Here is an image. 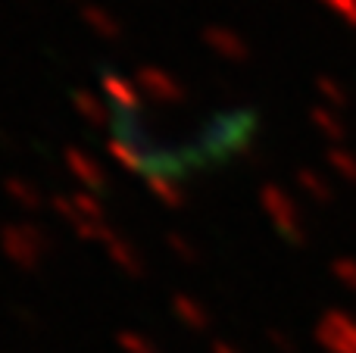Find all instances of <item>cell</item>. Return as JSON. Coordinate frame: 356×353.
I'll return each mask as SVG.
<instances>
[{"mask_svg":"<svg viewBox=\"0 0 356 353\" xmlns=\"http://www.w3.org/2000/svg\"><path fill=\"white\" fill-rule=\"evenodd\" d=\"M0 247H3L6 260L22 269H35L47 254L44 235L38 229H31V225H6L0 231Z\"/></svg>","mask_w":356,"mask_h":353,"instance_id":"1","label":"cell"},{"mask_svg":"<svg viewBox=\"0 0 356 353\" xmlns=\"http://www.w3.org/2000/svg\"><path fill=\"white\" fill-rule=\"evenodd\" d=\"M259 204H263L266 216L272 219L278 231L288 238L291 244H300L303 241V219H300V210L297 204L282 191L278 185H263L259 188Z\"/></svg>","mask_w":356,"mask_h":353,"instance_id":"2","label":"cell"},{"mask_svg":"<svg viewBox=\"0 0 356 353\" xmlns=\"http://www.w3.org/2000/svg\"><path fill=\"white\" fill-rule=\"evenodd\" d=\"M316 341L328 353H356V319L347 313H325L316 325Z\"/></svg>","mask_w":356,"mask_h":353,"instance_id":"3","label":"cell"},{"mask_svg":"<svg viewBox=\"0 0 356 353\" xmlns=\"http://www.w3.org/2000/svg\"><path fill=\"white\" fill-rule=\"evenodd\" d=\"M138 88H141L144 94H147L150 100H156V104H166V106H175L184 100V85L175 79V75H169L166 69H156V66H144L138 69Z\"/></svg>","mask_w":356,"mask_h":353,"instance_id":"4","label":"cell"},{"mask_svg":"<svg viewBox=\"0 0 356 353\" xmlns=\"http://www.w3.org/2000/svg\"><path fill=\"white\" fill-rule=\"evenodd\" d=\"M203 41L209 44L213 54H219L222 60H232V63H244L247 54H250L244 38L234 28H225V25H209V28L203 31Z\"/></svg>","mask_w":356,"mask_h":353,"instance_id":"5","label":"cell"},{"mask_svg":"<svg viewBox=\"0 0 356 353\" xmlns=\"http://www.w3.org/2000/svg\"><path fill=\"white\" fill-rule=\"evenodd\" d=\"M66 166H69V172H72V179L85 185V191H91V194H104L106 191L104 169H100L97 160H91L85 150H75V147L66 150Z\"/></svg>","mask_w":356,"mask_h":353,"instance_id":"6","label":"cell"},{"mask_svg":"<svg viewBox=\"0 0 356 353\" xmlns=\"http://www.w3.org/2000/svg\"><path fill=\"white\" fill-rule=\"evenodd\" d=\"M104 247H106V256H110L125 275H135V279L144 275V263H141V256H138V250L131 247V244H125L116 231H113V238L104 244Z\"/></svg>","mask_w":356,"mask_h":353,"instance_id":"7","label":"cell"},{"mask_svg":"<svg viewBox=\"0 0 356 353\" xmlns=\"http://www.w3.org/2000/svg\"><path fill=\"white\" fill-rule=\"evenodd\" d=\"M81 19H85V25L94 31V35H100V38H113L116 41L122 31H119V22H116V16H113L110 10H104V6H97V3H85L81 6Z\"/></svg>","mask_w":356,"mask_h":353,"instance_id":"8","label":"cell"},{"mask_svg":"<svg viewBox=\"0 0 356 353\" xmlns=\"http://www.w3.org/2000/svg\"><path fill=\"white\" fill-rule=\"evenodd\" d=\"M172 310H175V316L181 319V322L188 325L191 331H207L209 313H207V306L197 304L194 297H184V294H178V297L172 300Z\"/></svg>","mask_w":356,"mask_h":353,"instance_id":"9","label":"cell"},{"mask_svg":"<svg viewBox=\"0 0 356 353\" xmlns=\"http://www.w3.org/2000/svg\"><path fill=\"white\" fill-rule=\"evenodd\" d=\"M104 91L110 94V100H116L119 106H138V88L131 79L122 75H104Z\"/></svg>","mask_w":356,"mask_h":353,"instance_id":"10","label":"cell"},{"mask_svg":"<svg viewBox=\"0 0 356 353\" xmlns=\"http://www.w3.org/2000/svg\"><path fill=\"white\" fill-rule=\"evenodd\" d=\"M309 122L319 129V135L332 138V141H341V138H344V122L334 116L332 106H322V104L313 106V110H309Z\"/></svg>","mask_w":356,"mask_h":353,"instance_id":"11","label":"cell"},{"mask_svg":"<svg viewBox=\"0 0 356 353\" xmlns=\"http://www.w3.org/2000/svg\"><path fill=\"white\" fill-rule=\"evenodd\" d=\"M297 181H300V188L309 194V197L316 200V204H328V200L334 197V188L328 179H322L319 172H309V169H300V175H297Z\"/></svg>","mask_w":356,"mask_h":353,"instance_id":"12","label":"cell"},{"mask_svg":"<svg viewBox=\"0 0 356 353\" xmlns=\"http://www.w3.org/2000/svg\"><path fill=\"white\" fill-rule=\"evenodd\" d=\"M316 94H319V104L322 106H332V110H341V106H347V91H344V85H341L338 79H328V75H322V79L316 81Z\"/></svg>","mask_w":356,"mask_h":353,"instance_id":"13","label":"cell"},{"mask_svg":"<svg viewBox=\"0 0 356 353\" xmlns=\"http://www.w3.org/2000/svg\"><path fill=\"white\" fill-rule=\"evenodd\" d=\"M6 194H10L19 206H25V210H38V206H41V191H38L31 181H25V179H10L6 181Z\"/></svg>","mask_w":356,"mask_h":353,"instance_id":"14","label":"cell"},{"mask_svg":"<svg viewBox=\"0 0 356 353\" xmlns=\"http://www.w3.org/2000/svg\"><path fill=\"white\" fill-rule=\"evenodd\" d=\"M75 110H79V116H85L91 125L106 122V104L100 97H94V94H88V91L75 94Z\"/></svg>","mask_w":356,"mask_h":353,"instance_id":"15","label":"cell"},{"mask_svg":"<svg viewBox=\"0 0 356 353\" xmlns=\"http://www.w3.org/2000/svg\"><path fill=\"white\" fill-rule=\"evenodd\" d=\"M328 166H332L344 181L356 185V154H353V150L334 147V144H332V147H328Z\"/></svg>","mask_w":356,"mask_h":353,"instance_id":"16","label":"cell"},{"mask_svg":"<svg viewBox=\"0 0 356 353\" xmlns=\"http://www.w3.org/2000/svg\"><path fill=\"white\" fill-rule=\"evenodd\" d=\"M119 347H122V353H160L156 344L150 338H144L141 331H122L119 335Z\"/></svg>","mask_w":356,"mask_h":353,"instance_id":"17","label":"cell"},{"mask_svg":"<svg viewBox=\"0 0 356 353\" xmlns=\"http://www.w3.org/2000/svg\"><path fill=\"white\" fill-rule=\"evenodd\" d=\"M332 272H334V279H338L344 288L356 291V260H353V256H338V260L332 263Z\"/></svg>","mask_w":356,"mask_h":353,"instance_id":"18","label":"cell"},{"mask_svg":"<svg viewBox=\"0 0 356 353\" xmlns=\"http://www.w3.org/2000/svg\"><path fill=\"white\" fill-rule=\"evenodd\" d=\"M319 3L328 6L341 22H347L350 28H356V0H319Z\"/></svg>","mask_w":356,"mask_h":353,"instance_id":"19","label":"cell"},{"mask_svg":"<svg viewBox=\"0 0 356 353\" xmlns=\"http://www.w3.org/2000/svg\"><path fill=\"white\" fill-rule=\"evenodd\" d=\"M150 188H154V194L163 200L166 206H181V191L172 185H166L163 179H150Z\"/></svg>","mask_w":356,"mask_h":353,"instance_id":"20","label":"cell"},{"mask_svg":"<svg viewBox=\"0 0 356 353\" xmlns=\"http://www.w3.org/2000/svg\"><path fill=\"white\" fill-rule=\"evenodd\" d=\"M169 247H172L175 256H181V260H194V254H197L194 244H191V241H181L178 235H169Z\"/></svg>","mask_w":356,"mask_h":353,"instance_id":"21","label":"cell"},{"mask_svg":"<svg viewBox=\"0 0 356 353\" xmlns=\"http://www.w3.org/2000/svg\"><path fill=\"white\" fill-rule=\"evenodd\" d=\"M209 353H238L234 347H228V344H213V350Z\"/></svg>","mask_w":356,"mask_h":353,"instance_id":"22","label":"cell"}]
</instances>
